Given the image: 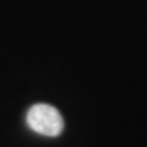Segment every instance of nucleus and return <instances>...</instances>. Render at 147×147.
Listing matches in <instances>:
<instances>
[{
    "mask_svg": "<svg viewBox=\"0 0 147 147\" xmlns=\"http://www.w3.org/2000/svg\"><path fill=\"white\" fill-rule=\"evenodd\" d=\"M26 120L34 132L45 136H57L64 128V120L60 112L47 104H37L27 112Z\"/></svg>",
    "mask_w": 147,
    "mask_h": 147,
    "instance_id": "obj_1",
    "label": "nucleus"
}]
</instances>
